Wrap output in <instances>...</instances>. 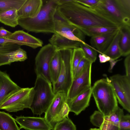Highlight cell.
Here are the masks:
<instances>
[{
  "label": "cell",
  "mask_w": 130,
  "mask_h": 130,
  "mask_svg": "<svg viewBox=\"0 0 130 130\" xmlns=\"http://www.w3.org/2000/svg\"><path fill=\"white\" fill-rule=\"evenodd\" d=\"M19 42L21 45H26L33 49L42 46V40L23 30L15 31L7 38Z\"/></svg>",
  "instance_id": "obj_17"
},
{
  "label": "cell",
  "mask_w": 130,
  "mask_h": 130,
  "mask_svg": "<svg viewBox=\"0 0 130 130\" xmlns=\"http://www.w3.org/2000/svg\"><path fill=\"white\" fill-rule=\"evenodd\" d=\"M58 51L61 57V67L57 81L52 85L53 90L55 94L59 92L67 94L73 79L72 66L73 49L65 48Z\"/></svg>",
  "instance_id": "obj_6"
},
{
  "label": "cell",
  "mask_w": 130,
  "mask_h": 130,
  "mask_svg": "<svg viewBox=\"0 0 130 130\" xmlns=\"http://www.w3.org/2000/svg\"><path fill=\"white\" fill-rule=\"evenodd\" d=\"M121 36L120 28L111 43L103 54L114 60H116L121 56L122 54L119 46V42Z\"/></svg>",
  "instance_id": "obj_24"
},
{
  "label": "cell",
  "mask_w": 130,
  "mask_h": 130,
  "mask_svg": "<svg viewBox=\"0 0 130 130\" xmlns=\"http://www.w3.org/2000/svg\"><path fill=\"white\" fill-rule=\"evenodd\" d=\"M16 122L10 115L0 111V130H20Z\"/></svg>",
  "instance_id": "obj_27"
},
{
  "label": "cell",
  "mask_w": 130,
  "mask_h": 130,
  "mask_svg": "<svg viewBox=\"0 0 130 130\" xmlns=\"http://www.w3.org/2000/svg\"><path fill=\"white\" fill-rule=\"evenodd\" d=\"M124 63L126 73V75L130 78V54L126 56Z\"/></svg>",
  "instance_id": "obj_36"
},
{
  "label": "cell",
  "mask_w": 130,
  "mask_h": 130,
  "mask_svg": "<svg viewBox=\"0 0 130 130\" xmlns=\"http://www.w3.org/2000/svg\"><path fill=\"white\" fill-rule=\"evenodd\" d=\"M67 101V94L58 92L45 113L44 118L53 129L57 123L68 117L70 110Z\"/></svg>",
  "instance_id": "obj_7"
},
{
  "label": "cell",
  "mask_w": 130,
  "mask_h": 130,
  "mask_svg": "<svg viewBox=\"0 0 130 130\" xmlns=\"http://www.w3.org/2000/svg\"><path fill=\"white\" fill-rule=\"evenodd\" d=\"M120 130H130V116L127 114L122 115L121 117L119 123Z\"/></svg>",
  "instance_id": "obj_33"
},
{
  "label": "cell",
  "mask_w": 130,
  "mask_h": 130,
  "mask_svg": "<svg viewBox=\"0 0 130 130\" xmlns=\"http://www.w3.org/2000/svg\"><path fill=\"white\" fill-rule=\"evenodd\" d=\"M26 0H0V12L15 8L18 10Z\"/></svg>",
  "instance_id": "obj_28"
},
{
  "label": "cell",
  "mask_w": 130,
  "mask_h": 130,
  "mask_svg": "<svg viewBox=\"0 0 130 130\" xmlns=\"http://www.w3.org/2000/svg\"><path fill=\"white\" fill-rule=\"evenodd\" d=\"M52 85L42 77L37 76L33 87L34 94L30 108L34 114L40 116L47 110L55 95Z\"/></svg>",
  "instance_id": "obj_5"
},
{
  "label": "cell",
  "mask_w": 130,
  "mask_h": 130,
  "mask_svg": "<svg viewBox=\"0 0 130 130\" xmlns=\"http://www.w3.org/2000/svg\"><path fill=\"white\" fill-rule=\"evenodd\" d=\"M53 130H76L75 125L69 117L57 123Z\"/></svg>",
  "instance_id": "obj_32"
},
{
  "label": "cell",
  "mask_w": 130,
  "mask_h": 130,
  "mask_svg": "<svg viewBox=\"0 0 130 130\" xmlns=\"http://www.w3.org/2000/svg\"><path fill=\"white\" fill-rule=\"evenodd\" d=\"M92 64H91L87 66L80 74L74 78L67 94V101L72 99L91 88Z\"/></svg>",
  "instance_id": "obj_12"
},
{
  "label": "cell",
  "mask_w": 130,
  "mask_h": 130,
  "mask_svg": "<svg viewBox=\"0 0 130 130\" xmlns=\"http://www.w3.org/2000/svg\"><path fill=\"white\" fill-rule=\"evenodd\" d=\"M9 56L11 64L15 62L24 61L27 58L26 52L21 47L10 53Z\"/></svg>",
  "instance_id": "obj_30"
},
{
  "label": "cell",
  "mask_w": 130,
  "mask_h": 130,
  "mask_svg": "<svg viewBox=\"0 0 130 130\" xmlns=\"http://www.w3.org/2000/svg\"><path fill=\"white\" fill-rule=\"evenodd\" d=\"M56 13L62 19L78 28L120 27L98 8L86 7L76 2L75 0L59 5Z\"/></svg>",
  "instance_id": "obj_1"
},
{
  "label": "cell",
  "mask_w": 130,
  "mask_h": 130,
  "mask_svg": "<svg viewBox=\"0 0 130 130\" xmlns=\"http://www.w3.org/2000/svg\"><path fill=\"white\" fill-rule=\"evenodd\" d=\"M89 130H100L99 128H90Z\"/></svg>",
  "instance_id": "obj_41"
},
{
  "label": "cell",
  "mask_w": 130,
  "mask_h": 130,
  "mask_svg": "<svg viewBox=\"0 0 130 130\" xmlns=\"http://www.w3.org/2000/svg\"><path fill=\"white\" fill-rule=\"evenodd\" d=\"M75 1L86 7L94 8L98 4L100 0H75Z\"/></svg>",
  "instance_id": "obj_35"
},
{
  "label": "cell",
  "mask_w": 130,
  "mask_h": 130,
  "mask_svg": "<svg viewBox=\"0 0 130 130\" xmlns=\"http://www.w3.org/2000/svg\"><path fill=\"white\" fill-rule=\"evenodd\" d=\"M91 89L92 94L99 111L104 116L110 115L118 107L117 99L108 77L96 81Z\"/></svg>",
  "instance_id": "obj_3"
},
{
  "label": "cell",
  "mask_w": 130,
  "mask_h": 130,
  "mask_svg": "<svg viewBox=\"0 0 130 130\" xmlns=\"http://www.w3.org/2000/svg\"><path fill=\"white\" fill-rule=\"evenodd\" d=\"M123 115V109L118 106L112 113L107 116H104L99 111H95L90 117V121L100 130H120L119 121Z\"/></svg>",
  "instance_id": "obj_11"
},
{
  "label": "cell",
  "mask_w": 130,
  "mask_h": 130,
  "mask_svg": "<svg viewBox=\"0 0 130 130\" xmlns=\"http://www.w3.org/2000/svg\"><path fill=\"white\" fill-rule=\"evenodd\" d=\"M61 67V60L60 53L57 51L51 62L49 70L52 85L57 81Z\"/></svg>",
  "instance_id": "obj_21"
},
{
  "label": "cell",
  "mask_w": 130,
  "mask_h": 130,
  "mask_svg": "<svg viewBox=\"0 0 130 130\" xmlns=\"http://www.w3.org/2000/svg\"><path fill=\"white\" fill-rule=\"evenodd\" d=\"M12 33L4 29L3 27H0V38H7Z\"/></svg>",
  "instance_id": "obj_37"
},
{
  "label": "cell",
  "mask_w": 130,
  "mask_h": 130,
  "mask_svg": "<svg viewBox=\"0 0 130 130\" xmlns=\"http://www.w3.org/2000/svg\"><path fill=\"white\" fill-rule=\"evenodd\" d=\"M97 7L120 27H130V0H100Z\"/></svg>",
  "instance_id": "obj_4"
},
{
  "label": "cell",
  "mask_w": 130,
  "mask_h": 130,
  "mask_svg": "<svg viewBox=\"0 0 130 130\" xmlns=\"http://www.w3.org/2000/svg\"><path fill=\"white\" fill-rule=\"evenodd\" d=\"M118 61V60H114L111 59H110L109 61L110 63L111 69L113 67L114 64Z\"/></svg>",
  "instance_id": "obj_40"
},
{
  "label": "cell",
  "mask_w": 130,
  "mask_h": 130,
  "mask_svg": "<svg viewBox=\"0 0 130 130\" xmlns=\"http://www.w3.org/2000/svg\"><path fill=\"white\" fill-rule=\"evenodd\" d=\"M121 36L119 46L122 56L130 54V27H120Z\"/></svg>",
  "instance_id": "obj_23"
},
{
  "label": "cell",
  "mask_w": 130,
  "mask_h": 130,
  "mask_svg": "<svg viewBox=\"0 0 130 130\" xmlns=\"http://www.w3.org/2000/svg\"><path fill=\"white\" fill-rule=\"evenodd\" d=\"M34 90L33 87L21 88L7 98L0 105V109L14 112L30 108Z\"/></svg>",
  "instance_id": "obj_8"
},
{
  "label": "cell",
  "mask_w": 130,
  "mask_h": 130,
  "mask_svg": "<svg viewBox=\"0 0 130 130\" xmlns=\"http://www.w3.org/2000/svg\"><path fill=\"white\" fill-rule=\"evenodd\" d=\"M119 27H94L79 28L86 36L91 37L100 36L113 32Z\"/></svg>",
  "instance_id": "obj_25"
},
{
  "label": "cell",
  "mask_w": 130,
  "mask_h": 130,
  "mask_svg": "<svg viewBox=\"0 0 130 130\" xmlns=\"http://www.w3.org/2000/svg\"><path fill=\"white\" fill-rule=\"evenodd\" d=\"M21 46L13 43L0 44V67L11 64L9 62V55L11 52L15 51Z\"/></svg>",
  "instance_id": "obj_26"
},
{
  "label": "cell",
  "mask_w": 130,
  "mask_h": 130,
  "mask_svg": "<svg viewBox=\"0 0 130 130\" xmlns=\"http://www.w3.org/2000/svg\"><path fill=\"white\" fill-rule=\"evenodd\" d=\"M85 57L82 49L78 47L73 49L72 59V66L73 78L77 66L82 59Z\"/></svg>",
  "instance_id": "obj_29"
},
{
  "label": "cell",
  "mask_w": 130,
  "mask_h": 130,
  "mask_svg": "<svg viewBox=\"0 0 130 130\" xmlns=\"http://www.w3.org/2000/svg\"><path fill=\"white\" fill-rule=\"evenodd\" d=\"M91 88L79 94L72 99L67 101L70 112L78 115L89 105L92 95Z\"/></svg>",
  "instance_id": "obj_16"
},
{
  "label": "cell",
  "mask_w": 130,
  "mask_h": 130,
  "mask_svg": "<svg viewBox=\"0 0 130 130\" xmlns=\"http://www.w3.org/2000/svg\"><path fill=\"white\" fill-rule=\"evenodd\" d=\"M57 51L54 47L48 43L40 48L35 58V71L37 76H41L51 83L50 64Z\"/></svg>",
  "instance_id": "obj_10"
},
{
  "label": "cell",
  "mask_w": 130,
  "mask_h": 130,
  "mask_svg": "<svg viewBox=\"0 0 130 130\" xmlns=\"http://www.w3.org/2000/svg\"><path fill=\"white\" fill-rule=\"evenodd\" d=\"M55 33L72 40L83 43L85 35L78 28L62 19L56 13L54 15Z\"/></svg>",
  "instance_id": "obj_13"
},
{
  "label": "cell",
  "mask_w": 130,
  "mask_h": 130,
  "mask_svg": "<svg viewBox=\"0 0 130 130\" xmlns=\"http://www.w3.org/2000/svg\"><path fill=\"white\" fill-rule=\"evenodd\" d=\"M92 63L91 61L84 57L80 61L77 66L74 78L80 74L86 67Z\"/></svg>",
  "instance_id": "obj_34"
},
{
  "label": "cell",
  "mask_w": 130,
  "mask_h": 130,
  "mask_svg": "<svg viewBox=\"0 0 130 130\" xmlns=\"http://www.w3.org/2000/svg\"><path fill=\"white\" fill-rule=\"evenodd\" d=\"M18 10L14 8L0 12V22L5 25L15 27L18 25Z\"/></svg>",
  "instance_id": "obj_22"
},
{
  "label": "cell",
  "mask_w": 130,
  "mask_h": 130,
  "mask_svg": "<svg viewBox=\"0 0 130 130\" xmlns=\"http://www.w3.org/2000/svg\"><path fill=\"white\" fill-rule=\"evenodd\" d=\"M16 122L20 128L26 130H53L44 118L37 117L17 116Z\"/></svg>",
  "instance_id": "obj_14"
},
{
  "label": "cell",
  "mask_w": 130,
  "mask_h": 130,
  "mask_svg": "<svg viewBox=\"0 0 130 130\" xmlns=\"http://www.w3.org/2000/svg\"><path fill=\"white\" fill-rule=\"evenodd\" d=\"M43 3L42 0H26L18 11L19 18H34L40 11Z\"/></svg>",
  "instance_id": "obj_18"
},
{
  "label": "cell",
  "mask_w": 130,
  "mask_h": 130,
  "mask_svg": "<svg viewBox=\"0 0 130 130\" xmlns=\"http://www.w3.org/2000/svg\"><path fill=\"white\" fill-rule=\"evenodd\" d=\"M6 72L0 70V105L8 97L21 88Z\"/></svg>",
  "instance_id": "obj_15"
},
{
  "label": "cell",
  "mask_w": 130,
  "mask_h": 130,
  "mask_svg": "<svg viewBox=\"0 0 130 130\" xmlns=\"http://www.w3.org/2000/svg\"><path fill=\"white\" fill-rule=\"evenodd\" d=\"M109 79L117 99L123 108L130 112V78L125 75H114Z\"/></svg>",
  "instance_id": "obj_9"
},
{
  "label": "cell",
  "mask_w": 130,
  "mask_h": 130,
  "mask_svg": "<svg viewBox=\"0 0 130 130\" xmlns=\"http://www.w3.org/2000/svg\"><path fill=\"white\" fill-rule=\"evenodd\" d=\"M80 47L83 50L85 57L92 63L95 61L97 55V52L95 50L89 47L85 43L82 42L80 43Z\"/></svg>",
  "instance_id": "obj_31"
},
{
  "label": "cell",
  "mask_w": 130,
  "mask_h": 130,
  "mask_svg": "<svg viewBox=\"0 0 130 130\" xmlns=\"http://www.w3.org/2000/svg\"></svg>",
  "instance_id": "obj_42"
},
{
  "label": "cell",
  "mask_w": 130,
  "mask_h": 130,
  "mask_svg": "<svg viewBox=\"0 0 130 130\" xmlns=\"http://www.w3.org/2000/svg\"><path fill=\"white\" fill-rule=\"evenodd\" d=\"M58 0L46 1L38 15L33 18H19L18 25L28 32L55 33L54 15Z\"/></svg>",
  "instance_id": "obj_2"
},
{
  "label": "cell",
  "mask_w": 130,
  "mask_h": 130,
  "mask_svg": "<svg viewBox=\"0 0 130 130\" xmlns=\"http://www.w3.org/2000/svg\"><path fill=\"white\" fill-rule=\"evenodd\" d=\"M74 0H58L59 5H61L73 2Z\"/></svg>",
  "instance_id": "obj_39"
},
{
  "label": "cell",
  "mask_w": 130,
  "mask_h": 130,
  "mask_svg": "<svg viewBox=\"0 0 130 130\" xmlns=\"http://www.w3.org/2000/svg\"><path fill=\"white\" fill-rule=\"evenodd\" d=\"M100 62L101 63L106 62L109 61L111 58L109 56L103 54H100L99 55Z\"/></svg>",
  "instance_id": "obj_38"
},
{
  "label": "cell",
  "mask_w": 130,
  "mask_h": 130,
  "mask_svg": "<svg viewBox=\"0 0 130 130\" xmlns=\"http://www.w3.org/2000/svg\"><path fill=\"white\" fill-rule=\"evenodd\" d=\"M120 28L110 33L91 37L90 40L91 46L101 54H103L111 44Z\"/></svg>",
  "instance_id": "obj_19"
},
{
  "label": "cell",
  "mask_w": 130,
  "mask_h": 130,
  "mask_svg": "<svg viewBox=\"0 0 130 130\" xmlns=\"http://www.w3.org/2000/svg\"><path fill=\"white\" fill-rule=\"evenodd\" d=\"M49 41L57 51L65 48L73 49L80 47L81 42L69 39L56 32L53 34Z\"/></svg>",
  "instance_id": "obj_20"
}]
</instances>
